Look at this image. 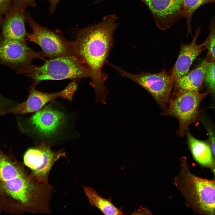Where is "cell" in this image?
I'll use <instances>...</instances> for the list:
<instances>
[{
  "label": "cell",
  "instance_id": "cell-21",
  "mask_svg": "<svg viewBox=\"0 0 215 215\" xmlns=\"http://www.w3.org/2000/svg\"><path fill=\"white\" fill-rule=\"evenodd\" d=\"M204 80L209 89L215 93V62L211 63L206 73Z\"/></svg>",
  "mask_w": 215,
  "mask_h": 215
},
{
  "label": "cell",
  "instance_id": "cell-9",
  "mask_svg": "<svg viewBox=\"0 0 215 215\" xmlns=\"http://www.w3.org/2000/svg\"><path fill=\"white\" fill-rule=\"evenodd\" d=\"M43 55L28 47L25 41L8 39L0 34V63L19 71L35 59L44 60Z\"/></svg>",
  "mask_w": 215,
  "mask_h": 215
},
{
  "label": "cell",
  "instance_id": "cell-3",
  "mask_svg": "<svg viewBox=\"0 0 215 215\" xmlns=\"http://www.w3.org/2000/svg\"><path fill=\"white\" fill-rule=\"evenodd\" d=\"M180 169L173 183L187 205L199 212L215 215V181L202 179L190 171L186 158L179 160Z\"/></svg>",
  "mask_w": 215,
  "mask_h": 215
},
{
  "label": "cell",
  "instance_id": "cell-24",
  "mask_svg": "<svg viewBox=\"0 0 215 215\" xmlns=\"http://www.w3.org/2000/svg\"><path fill=\"white\" fill-rule=\"evenodd\" d=\"M50 2V10L51 13H53L55 11L56 7L60 0H47Z\"/></svg>",
  "mask_w": 215,
  "mask_h": 215
},
{
  "label": "cell",
  "instance_id": "cell-10",
  "mask_svg": "<svg viewBox=\"0 0 215 215\" xmlns=\"http://www.w3.org/2000/svg\"><path fill=\"white\" fill-rule=\"evenodd\" d=\"M34 84L29 91L27 99L23 102L7 110L6 113L24 114L36 112L48 102L60 97L71 102L78 88L76 81L73 80L62 90L55 93H46L38 90Z\"/></svg>",
  "mask_w": 215,
  "mask_h": 215
},
{
  "label": "cell",
  "instance_id": "cell-7",
  "mask_svg": "<svg viewBox=\"0 0 215 215\" xmlns=\"http://www.w3.org/2000/svg\"><path fill=\"white\" fill-rule=\"evenodd\" d=\"M26 22L32 30L27 33L26 40L39 46L43 55L51 59L74 55L72 42L64 38L60 31L39 25L26 13Z\"/></svg>",
  "mask_w": 215,
  "mask_h": 215
},
{
  "label": "cell",
  "instance_id": "cell-8",
  "mask_svg": "<svg viewBox=\"0 0 215 215\" xmlns=\"http://www.w3.org/2000/svg\"><path fill=\"white\" fill-rule=\"evenodd\" d=\"M66 156L62 149L55 151L44 140L35 147L27 150L25 153L24 164L31 170V176L37 181L48 183V177L53 166L58 159Z\"/></svg>",
  "mask_w": 215,
  "mask_h": 215
},
{
  "label": "cell",
  "instance_id": "cell-6",
  "mask_svg": "<svg viewBox=\"0 0 215 215\" xmlns=\"http://www.w3.org/2000/svg\"><path fill=\"white\" fill-rule=\"evenodd\" d=\"M107 64L113 67L122 77L128 78L146 90L163 110L171 99L174 80L170 72L158 73L141 72L138 74L129 73L122 67L108 61Z\"/></svg>",
  "mask_w": 215,
  "mask_h": 215
},
{
  "label": "cell",
  "instance_id": "cell-2",
  "mask_svg": "<svg viewBox=\"0 0 215 215\" xmlns=\"http://www.w3.org/2000/svg\"><path fill=\"white\" fill-rule=\"evenodd\" d=\"M44 187L31 176L11 153L0 148V212L33 213L41 204Z\"/></svg>",
  "mask_w": 215,
  "mask_h": 215
},
{
  "label": "cell",
  "instance_id": "cell-23",
  "mask_svg": "<svg viewBox=\"0 0 215 215\" xmlns=\"http://www.w3.org/2000/svg\"><path fill=\"white\" fill-rule=\"evenodd\" d=\"M13 4L20 5L25 7L34 5L36 0H12Z\"/></svg>",
  "mask_w": 215,
  "mask_h": 215
},
{
  "label": "cell",
  "instance_id": "cell-20",
  "mask_svg": "<svg viewBox=\"0 0 215 215\" xmlns=\"http://www.w3.org/2000/svg\"><path fill=\"white\" fill-rule=\"evenodd\" d=\"M209 42L205 59L210 63L215 62V16H212L209 24V33L207 37Z\"/></svg>",
  "mask_w": 215,
  "mask_h": 215
},
{
  "label": "cell",
  "instance_id": "cell-27",
  "mask_svg": "<svg viewBox=\"0 0 215 215\" xmlns=\"http://www.w3.org/2000/svg\"><path fill=\"white\" fill-rule=\"evenodd\" d=\"M6 112V110H4L3 108H0V115L5 113Z\"/></svg>",
  "mask_w": 215,
  "mask_h": 215
},
{
  "label": "cell",
  "instance_id": "cell-26",
  "mask_svg": "<svg viewBox=\"0 0 215 215\" xmlns=\"http://www.w3.org/2000/svg\"><path fill=\"white\" fill-rule=\"evenodd\" d=\"M210 105V108L215 111V100L211 103Z\"/></svg>",
  "mask_w": 215,
  "mask_h": 215
},
{
  "label": "cell",
  "instance_id": "cell-5",
  "mask_svg": "<svg viewBox=\"0 0 215 215\" xmlns=\"http://www.w3.org/2000/svg\"><path fill=\"white\" fill-rule=\"evenodd\" d=\"M212 90L208 89L202 93L199 92L187 90L174 94L171 98L169 105L163 110L161 115L175 117L179 122L176 134L183 136L188 127L198 119L200 110L199 107L202 100L210 93Z\"/></svg>",
  "mask_w": 215,
  "mask_h": 215
},
{
  "label": "cell",
  "instance_id": "cell-12",
  "mask_svg": "<svg viewBox=\"0 0 215 215\" xmlns=\"http://www.w3.org/2000/svg\"><path fill=\"white\" fill-rule=\"evenodd\" d=\"M150 10L157 27L169 29L184 17L183 0H140Z\"/></svg>",
  "mask_w": 215,
  "mask_h": 215
},
{
  "label": "cell",
  "instance_id": "cell-14",
  "mask_svg": "<svg viewBox=\"0 0 215 215\" xmlns=\"http://www.w3.org/2000/svg\"><path fill=\"white\" fill-rule=\"evenodd\" d=\"M25 7L12 4L4 19H0L1 34L10 39L25 41L27 33L25 28Z\"/></svg>",
  "mask_w": 215,
  "mask_h": 215
},
{
  "label": "cell",
  "instance_id": "cell-28",
  "mask_svg": "<svg viewBox=\"0 0 215 215\" xmlns=\"http://www.w3.org/2000/svg\"><path fill=\"white\" fill-rule=\"evenodd\" d=\"M103 0H98L96 1V2L98 3V2H99L101 1H103Z\"/></svg>",
  "mask_w": 215,
  "mask_h": 215
},
{
  "label": "cell",
  "instance_id": "cell-1",
  "mask_svg": "<svg viewBox=\"0 0 215 215\" xmlns=\"http://www.w3.org/2000/svg\"><path fill=\"white\" fill-rule=\"evenodd\" d=\"M117 19L115 14L108 15L99 23L77 30L72 41L74 55L89 74L96 103L106 104L108 91L105 83L108 77L103 69L113 45Z\"/></svg>",
  "mask_w": 215,
  "mask_h": 215
},
{
  "label": "cell",
  "instance_id": "cell-13",
  "mask_svg": "<svg viewBox=\"0 0 215 215\" xmlns=\"http://www.w3.org/2000/svg\"><path fill=\"white\" fill-rule=\"evenodd\" d=\"M200 31V28L198 27L191 42L188 44H181L177 59L170 72L174 82L187 74L194 61L203 50L207 49L209 42L207 38L202 44L196 43Z\"/></svg>",
  "mask_w": 215,
  "mask_h": 215
},
{
  "label": "cell",
  "instance_id": "cell-16",
  "mask_svg": "<svg viewBox=\"0 0 215 215\" xmlns=\"http://www.w3.org/2000/svg\"><path fill=\"white\" fill-rule=\"evenodd\" d=\"M189 148L195 159L200 164L213 169L214 160L209 142L195 138L188 129L186 132Z\"/></svg>",
  "mask_w": 215,
  "mask_h": 215
},
{
  "label": "cell",
  "instance_id": "cell-11",
  "mask_svg": "<svg viewBox=\"0 0 215 215\" xmlns=\"http://www.w3.org/2000/svg\"><path fill=\"white\" fill-rule=\"evenodd\" d=\"M65 121L64 113L50 105L44 106L28 120L31 130L36 135L45 138L56 134L63 126Z\"/></svg>",
  "mask_w": 215,
  "mask_h": 215
},
{
  "label": "cell",
  "instance_id": "cell-17",
  "mask_svg": "<svg viewBox=\"0 0 215 215\" xmlns=\"http://www.w3.org/2000/svg\"><path fill=\"white\" fill-rule=\"evenodd\" d=\"M83 189L88 199L90 205L100 210L105 215H124L122 208H118L111 202V198L106 199L99 195L96 191L89 187H83Z\"/></svg>",
  "mask_w": 215,
  "mask_h": 215
},
{
  "label": "cell",
  "instance_id": "cell-19",
  "mask_svg": "<svg viewBox=\"0 0 215 215\" xmlns=\"http://www.w3.org/2000/svg\"><path fill=\"white\" fill-rule=\"evenodd\" d=\"M212 0H183L184 17L186 20L187 34L192 36L191 19L194 13L202 6L211 3Z\"/></svg>",
  "mask_w": 215,
  "mask_h": 215
},
{
  "label": "cell",
  "instance_id": "cell-4",
  "mask_svg": "<svg viewBox=\"0 0 215 215\" xmlns=\"http://www.w3.org/2000/svg\"><path fill=\"white\" fill-rule=\"evenodd\" d=\"M18 73L25 74L36 84L46 80L71 79L77 81L90 77L88 72L75 55L45 60L40 66L30 64Z\"/></svg>",
  "mask_w": 215,
  "mask_h": 215
},
{
  "label": "cell",
  "instance_id": "cell-25",
  "mask_svg": "<svg viewBox=\"0 0 215 215\" xmlns=\"http://www.w3.org/2000/svg\"><path fill=\"white\" fill-rule=\"evenodd\" d=\"M4 101L3 100L2 98L0 96V108L4 109L3 107L4 105Z\"/></svg>",
  "mask_w": 215,
  "mask_h": 215
},
{
  "label": "cell",
  "instance_id": "cell-29",
  "mask_svg": "<svg viewBox=\"0 0 215 215\" xmlns=\"http://www.w3.org/2000/svg\"><path fill=\"white\" fill-rule=\"evenodd\" d=\"M215 3V0H212L211 3Z\"/></svg>",
  "mask_w": 215,
  "mask_h": 215
},
{
  "label": "cell",
  "instance_id": "cell-18",
  "mask_svg": "<svg viewBox=\"0 0 215 215\" xmlns=\"http://www.w3.org/2000/svg\"><path fill=\"white\" fill-rule=\"evenodd\" d=\"M198 119L205 128L208 136V141L214 157V167L213 171L215 176V124L205 110H200Z\"/></svg>",
  "mask_w": 215,
  "mask_h": 215
},
{
  "label": "cell",
  "instance_id": "cell-15",
  "mask_svg": "<svg viewBox=\"0 0 215 215\" xmlns=\"http://www.w3.org/2000/svg\"><path fill=\"white\" fill-rule=\"evenodd\" d=\"M211 63L205 59L194 69L175 81L174 94L187 90L199 92Z\"/></svg>",
  "mask_w": 215,
  "mask_h": 215
},
{
  "label": "cell",
  "instance_id": "cell-22",
  "mask_svg": "<svg viewBox=\"0 0 215 215\" xmlns=\"http://www.w3.org/2000/svg\"><path fill=\"white\" fill-rule=\"evenodd\" d=\"M12 0H0V16L5 14L10 9Z\"/></svg>",
  "mask_w": 215,
  "mask_h": 215
}]
</instances>
